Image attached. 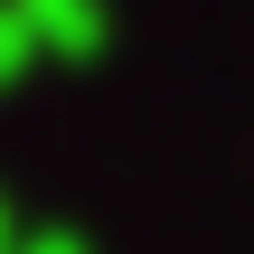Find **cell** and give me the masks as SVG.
<instances>
[{
  "mask_svg": "<svg viewBox=\"0 0 254 254\" xmlns=\"http://www.w3.org/2000/svg\"><path fill=\"white\" fill-rule=\"evenodd\" d=\"M19 9H28L38 47H94V28H104V9H94V0H19Z\"/></svg>",
  "mask_w": 254,
  "mask_h": 254,
  "instance_id": "cell-1",
  "label": "cell"
},
{
  "mask_svg": "<svg viewBox=\"0 0 254 254\" xmlns=\"http://www.w3.org/2000/svg\"><path fill=\"white\" fill-rule=\"evenodd\" d=\"M28 57H38V28H28V9L9 0V9H0V85H9V75H19Z\"/></svg>",
  "mask_w": 254,
  "mask_h": 254,
  "instance_id": "cell-2",
  "label": "cell"
},
{
  "mask_svg": "<svg viewBox=\"0 0 254 254\" xmlns=\"http://www.w3.org/2000/svg\"><path fill=\"white\" fill-rule=\"evenodd\" d=\"M0 254H28V245H19V226H9V207H0Z\"/></svg>",
  "mask_w": 254,
  "mask_h": 254,
  "instance_id": "cell-3",
  "label": "cell"
},
{
  "mask_svg": "<svg viewBox=\"0 0 254 254\" xmlns=\"http://www.w3.org/2000/svg\"><path fill=\"white\" fill-rule=\"evenodd\" d=\"M28 254H75V245H57V236H47V245H28Z\"/></svg>",
  "mask_w": 254,
  "mask_h": 254,
  "instance_id": "cell-4",
  "label": "cell"
}]
</instances>
